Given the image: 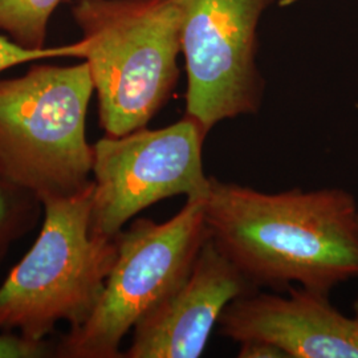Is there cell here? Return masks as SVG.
I'll list each match as a JSON object with an SVG mask.
<instances>
[{"instance_id":"1","label":"cell","mask_w":358,"mask_h":358,"mask_svg":"<svg viewBox=\"0 0 358 358\" xmlns=\"http://www.w3.org/2000/svg\"><path fill=\"white\" fill-rule=\"evenodd\" d=\"M206 226L255 287L329 296L358 278V206L343 189L262 192L210 177Z\"/></svg>"},{"instance_id":"2","label":"cell","mask_w":358,"mask_h":358,"mask_svg":"<svg viewBox=\"0 0 358 358\" xmlns=\"http://www.w3.org/2000/svg\"><path fill=\"white\" fill-rule=\"evenodd\" d=\"M72 16L105 136L146 128L178 81L177 0H77Z\"/></svg>"},{"instance_id":"3","label":"cell","mask_w":358,"mask_h":358,"mask_svg":"<svg viewBox=\"0 0 358 358\" xmlns=\"http://www.w3.org/2000/svg\"><path fill=\"white\" fill-rule=\"evenodd\" d=\"M93 182L68 198L43 199L38 239L0 284V333L43 343L65 321L90 320L115 264V239L92 234Z\"/></svg>"},{"instance_id":"4","label":"cell","mask_w":358,"mask_h":358,"mask_svg":"<svg viewBox=\"0 0 358 358\" xmlns=\"http://www.w3.org/2000/svg\"><path fill=\"white\" fill-rule=\"evenodd\" d=\"M90 66L32 65L0 80V166L38 198H68L92 185L87 115Z\"/></svg>"},{"instance_id":"5","label":"cell","mask_w":358,"mask_h":358,"mask_svg":"<svg viewBox=\"0 0 358 358\" xmlns=\"http://www.w3.org/2000/svg\"><path fill=\"white\" fill-rule=\"evenodd\" d=\"M203 199L187 198L164 223L138 217L115 236V264L97 306L55 345V357H122L124 337L189 276L208 238Z\"/></svg>"},{"instance_id":"6","label":"cell","mask_w":358,"mask_h":358,"mask_svg":"<svg viewBox=\"0 0 358 358\" xmlns=\"http://www.w3.org/2000/svg\"><path fill=\"white\" fill-rule=\"evenodd\" d=\"M202 125L185 115L166 128H142L93 143L90 231L115 239L130 219L167 198L205 196Z\"/></svg>"},{"instance_id":"7","label":"cell","mask_w":358,"mask_h":358,"mask_svg":"<svg viewBox=\"0 0 358 358\" xmlns=\"http://www.w3.org/2000/svg\"><path fill=\"white\" fill-rule=\"evenodd\" d=\"M186 62V115L206 133L254 115L263 78L256 64L257 26L272 0H177Z\"/></svg>"},{"instance_id":"8","label":"cell","mask_w":358,"mask_h":358,"mask_svg":"<svg viewBox=\"0 0 358 358\" xmlns=\"http://www.w3.org/2000/svg\"><path fill=\"white\" fill-rule=\"evenodd\" d=\"M255 288L208 235L186 280L134 327L122 357L202 356L224 309Z\"/></svg>"},{"instance_id":"9","label":"cell","mask_w":358,"mask_h":358,"mask_svg":"<svg viewBox=\"0 0 358 358\" xmlns=\"http://www.w3.org/2000/svg\"><path fill=\"white\" fill-rule=\"evenodd\" d=\"M289 296L245 294L219 319V332L235 343L263 340L288 358H358V319L333 307L329 296L289 287Z\"/></svg>"},{"instance_id":"10","label":"cell","mask_w":358,"mask_h":358,"mask_svg":"<svg viewBox=\"0 0 358 358\" xmlns=\"http://www.w3.org/2000/svg\"><path fill=\"white\" fill-rule=\"evenodd\" d=\"M43 215L44 206L38 195L0 166V267L13 244L34 230Z\"/></svg>"},{"instance_id":"11","label":"cell","mask_w":358,"mask_h":358,"mask_svg":"<svg viewBox=\"0 0 358 358\" xmlns=\"http://www.w3.org/2000/svg\"><path fill=\"white\" fill-rule=\"evenodd\" d=\"M65 0H0V31L28 50H44L51 16Z\"/></svg>"},{"instance_id":"12","label":"cell","mask_w":358,"mask_h":358,"mask_svg":"<svg viewBox=\"0 0 358 358\" xmlns=\"http://www.w3.org/2000/svg\"><path fill=\"white\" fill-rule=\"evenodd\" d=\"M83 56V45L80 41L60 45L45 47L44 50H28L16 44L11 38L0 35V73L17 65L38 63L47 59L59 57H78Z\"/></svg>"},{"instance_id":"13","label":"cell","mask_w":358,"mask_h":358,"mask_svg":"<svg viewBox=\"0 0 358 358\" xmlns=\"http://www.w3.org/2000/svg\"><path fill=\"white\" fill-rule=\"evenodd\" d=\"M55 357V345L34 343L15 333H0V358Z\"/></svg>"},{"instance_id":"14","label":"cell","mask_w":358,"mask_h":358,"mask_svg":"<svg viewBox=\"0 0 358 358\" xmlns=\"http://www.w3.org/2000/svg\"><path fill=\"white\" fill-rule=\"evenodd\" d=\"M239 358H287L285 353L268 341L263 340H245L241 343L238 353Z\"/></svg>"},{"instance_id":"15","label":"cell","mask_w":358,"mask_h":358,"mask_svg":"<svg viewBox=\"0 0 358 358\" xmlns=\"http://www.w3.org/2000/svg\"><path fill=\"white\" fill-rule=\"evenodd\" d=\"M353 309H355V316L358 319V297L357 300H356V303L353 304Z\"/></svg>"},{"instance_id":"16","label":"cell","mask_w":358,"mask_h":358,"mask_svg":"<svg viewBox=\"0 0 358 358\" xmlns=\"http://www.w3.org/2000/svg\"><path fill=\"white\" fill-rule=\"evenodd\" d=\"M65 1H71V0H65Z\"/></svg>"}]
</instances>
